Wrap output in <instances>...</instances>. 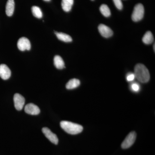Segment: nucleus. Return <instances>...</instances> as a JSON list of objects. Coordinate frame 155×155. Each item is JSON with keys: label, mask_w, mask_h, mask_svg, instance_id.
<instances>
[{"label": "nucleus", "mask_w": 155, "mask_h": 155, "mask_svg": "<svg viewBox=\"0 0 155 155\" xmlns=\"http://www.w3.org/2000/svg\"><path fill=\"white\" fill-rule=\"evenodd\" d=\"M56 36L61 41L65 42H70L72 41V38L70 35L67 34L62 33V32H55Z\"/></svg>", "instance_id": "nucleus-14"}, {"label": "nucleus", "mask_w": 155, "mask_h": 155, "mask_svg": "<svg viewBox=\"0 0 155 155\" xmlns=\"http://www.w3.org/2000/svg\"><path fill=\"white\" fill-rule=\"evenodd\" d=\"M60 125L62 129L70 134H78L82 132L83 129L81 125L69 121H62Z\"/></svg>", "instance_id": "nucleus-2"}, {"label": "nucleus", "mask_w": 155, "mask_h": 155, "mask_svg": "<svg viewBox=\"0 0 155 155\" xmlns=\"http://www.w3.org/2000/svg\"><path fill=\"white\" fill-rule=\"evenodd\" d=\"M154 38L152 33L150 31H147L143 37V42L146 45H150L153 41Z\"/></svg>", "instance_id": "nucleus-16"}, {"label": "nucleus", "mask_w": 155, "mask_h": 155, "mask_svg": "<svg viewBox=\"0 0 155 155\" xmlns=\"http://www.w3.org/2000/svg\"><path fill=\"white\" fill-rule=\"evenodd\" d=\"M135 78L134 73H130L127 74L126 76V79L127 81H132L134 80Z\"/></svg>", "instance_id": "nucleus-21"}, {"label": "nucleus", "mask_w": 155, "mask_h": 155, "mask_svg": "<svg viewBox=\"0 0 155 155\" xmlns=\"http://www.w3.org/2000/svg\"><path fill=\"white\" fill-rule=\"evenodd\" d=\"M80 84V81L76 78H73L67 82L66 84V88L67 89H73L78 87Z\"/></svg>", "instance_id": "nucleus-15"}, {"label": "nucleus", "mask_w": 155, "mask_h": 155, "mask_svg": "<svg viewBox=\"0 0 155 155\" xmlns=\"http://www.w3.org/2000/svg\"><path fill=\"white\" fill-rule=\"evenodd\" d=\"M114 4L117 9L122 10L123 8V4L121 0H113Z\"/></svg>", "instance_id": "nucleus-19"}, {"label": "nucleus", "mask_w": 155, "mask_h": 155, "mask_svg": "<svg viewBox=\"0 0 155 155\" xmlns=\"http://www.w3.org/2000/svg\"><path fill=\"white\" fill-rule=\"evenodd\" d=\"M43 133L45 134V136L54 144H58V137L55 134L53 133L50 129L47 127H44L42 129Z\"/></svg>", "instance_id": "nucleus-6"}, {"label": "nucleus", "mask_w": 155, "mask_h": 155, "mask_svg": "<svg viewBox=\"0 0 155 155\" xmlns=\"http://www.w3.org/2000/svg\"><path fill=\"white\" fill-rule=\"evenodd\" d=\"M153 46H154V47H154V51H155V44H154V45Z\"/></svg>", "instance_id": "nucleus-23"}, {"label": "nucleus", "mask_w": 155, "mask_h": 155, "mask_svg": "<svg viewBox=\"0 0 155 155\" xmlns=\"http://www.w3.org/2000/svg\"><path fill=\"white\" fill-rule=\"evenodd\" d=\"M44 1H45V2H50L51 0H44Z\"/></svg>", "instance_id": "nucleus-22"}, {"label": "nucleus", "mask_w": 155, "mask_h": 155, "mask_svg": "<svg viewBox=\"0 0 155 155\" xmlns=\"http://www.w3.org/2000/svg\"><path fill=\"white\" fill-rule=\"evenodd\" d=\"M54 64L57 69H62L65 68V64L64 60L61 56L56 55L54 58Z\"/></svg>", "instance_id": "nucleus-13"}, {"label": "nucleus", "mask_w": 155, "mask_h": 155, "mask_svg": "<svg viewBox=\"0 0 155 155\" xmlns=\"http://www.w3.org/2000/svg\"><path fill=\"white\" fill-rule=\"evenodd\" d=\"M74 3V0H62L61 5L63 10L65 12L71 11Z\"/></svg>", "instance_id": "nucleus-12"}, {"label": "nucleus", "mask_w": 155, "mask_h": 155, "mask_svg": "<svg viewBox=\"0 0 155 155\" xmlns=\"http://www.w3.org/2000/svg\"><path fill=\"white\" fill-rule=\"evenodd\" d=\"M92 1H93V0H92Z\"/></svg>", "instance_id": "nucleus-24"}, {"label": "nucleus", "mask_w": 155, "mask_h": 155, "mask_svg": "<svg viewBox=\"0 0 155 155\" xmlns=\"http://www.w3.org/2000/svg\"><path fill=\"white\" fill-rule=\"evenodd\" d=\"M131 89L134 92H138L139 91L140 87L139 84L137 83H133L131 84Z\"/></svg>", "instance_id": "nucleus-20"}, {"label": "nucleus", "mask_w": 155, "mask_h": 155, "mask_svg": "<svg viewBox=\"0 0 155 155\" xmlns=\"http://www.w3.org/2000/svg\"><path fill=\"white\" fill-rule=\"evenodd\" d=\"M100 11L101 14L105 17H109L111 15V12L110 9L107 5H102L100 8Z\"/></svg>", "instance_id": "nucleus-18"}, {"label": "nucleus", "mask_w": 155, "mask_h": 155, "mask_svg": "<svg viewBox=\"0 0 155 155\" xmlns=\"http://www.w3.org/2000/svg\"><path fill=\"white\" fill-rule=\"evenodd\" d=\"M25 111L26 114L31 115H37L39 114L40 110L37 106L30 103L25 106Z\"/></svg>", "instance_id": "nucleus-9"}, {"label": "nucleus", "mask_w": 155, "mask_h": 155, "mask_svg": "<svg viewBox=\"0 0 155 155\" xmlns=\"http://www.w3.org/2000/svg\"><path fill=\"white\" fill-rule=\"evenodd\" d=\"M98 30L100 34L104 37L108 38L113 35V31L110 28L104 24H100L98 26Z\"/></svg>", "instance_id": "nucleus-8"}, {"label": "nucleus", "mask_w": 155, "mask_h": 155, "mask_svg": "<svg viewBox=\"0 0 155 155\" xmlns=\"http://www.w3.org/2000/svg\"><path fill=\"white\" fill-rule=\"evenodd\" d=\"M136 137L137 134L135 131L130 132L122 143L121 145L122 148L126 149L130 147L135 142Z\"/></svg>", "instance_id": "nucleus-4"}, {"label": "nucleus", "mask_w": 155, "mask_h": 155, "mask_svg": "<svg viewBox=\"0 0 155 155\" xmlns=\"http://www.w3.org/2000/svg\"><path fill=\"white\" fill-rule=\"evenodd\" d=\"M144 9L143 6L141 4H138L134 7L131 18L134 22H138L143 18Z\"/></svg>", "instance_id": "nucleus-3"}, {"label": "nucleus", "mask_w": 155, "mask_h": 155, "mask_svg": "<svg viewBox=\"0 0 155 155\" xmlns=\"http://www.w3.org/2000/svg\"><path fill=\"white\" fill-rule=\"evenodd\" d=\"M17 47L21 51H29L31 47L30 42L26 38H21L17 42Z\"/></svg>", "instance_id": "nucleus-5"}, {"label": "nucleus", "mask_w": 155, "mask_h": 155, "mask_svg": "<svg viewBox=\"0 0 155 155\" xmlns=\"http://www.w3.org/2000/svg\"><path fill=\"white\" fill-rule=\"evenodd\" d=\"M14 106L17 110H21L25 104V99L24 97L19 94H16L14 95Z\"/></svg>", "instance_id": "nucleus-7"}, {"label": "nucleus", "mask_w": 155, "mask_h": 155, "mask_svg": "<svg viewBox=\"0 0 155 155\" xmlns=\"http://www.w3.org/2000/svg\"><path fill=\"white\" fill-rule=\"evenodd\" d=\"M135 78L141 83H147L150 79V74L146 67L142 64H137L134 67Z\"/></svg>", "instance_id": "nucleus-1"}, {"label": "nucleus", "mask_w": 155, "mask_h": 155, "mask_svg": "<svg viewBox=\"0 0 155 155\" xmlns=\"http://www.w3.org/2000/svg\"><path fill=\"white\" fill-rule=\"evenodd\" d=\"M11 76V71L5 64L0 65V77L4 80L9 79Z\"/></svg>", "instance_id": "nucleus-10"}, {"label": "nucleus", "mask_w": 155, "mask_h": 155, "mask_svg": "<svg viewBox=\"0 0 155 155\" xmlns=\"http://www.w3.org/2000/svg\"><path fill=\"white\" fill-rule=\"evenodd\" d=\"M31 11L35 17L38 19H40L42 17V12L41 9L37 6H33L31 8Z\"/></svg>", "instance_id": "nucleus-17"}, {"label": "nucleus", "mask_w": 155, "mask_h": 155, "mask_svg": "<svg viewBox=\"0 0 155 155\" xmlns=\"http://www.w3.org/2000/svg\"><path fill=\"white\" fill-rule=\"evenodd\" d=\"M15 3L14 0H8L6 6V13L7 16L11 17L14 14Z\"/></svg>", "instance_id": "nucleus-11"}]
</instances>
